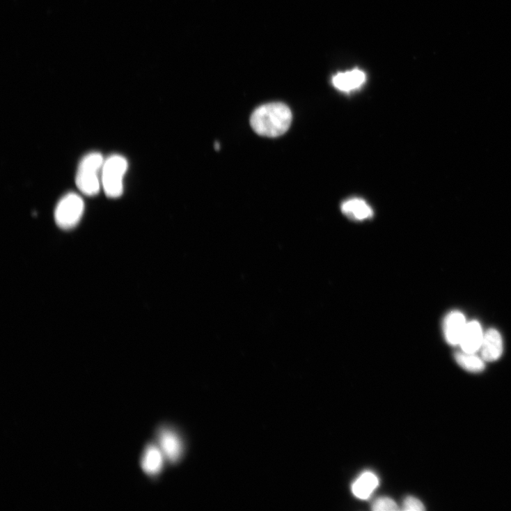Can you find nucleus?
<instances>
[{"instance_id":"6e6552de","label":"nucleus","mask_w":511,"mask_h":511,"mask_svg":"<svg viewBox=\"0 0 511 511\" xmlns=\"http://www.w3.org/2000/svg\"><path fill=\"white\" fill-rule=\"evenodd\" d=\"M483 338L481 324L478 321H471L466 323L459 345L464 352L475 353L480 349Z\"/></svg>"},{"instance_id":"39448f33","label":"nucleus","mask_w":511,"mask_h":511,"mask_svg":"<svg viewBox=\"0 0 511 511\" xmlns=\"http://www.w3.org/2000/svg\"><path fill=\"white\" fill-rule=\"evenodd\" d=\"M158 446L166 460L171 463L178 462L184 453V443L181 437L169 427H162L157 432Z\"/></svg>"},{"instance_id":"f8f14e48","label":"nucleus","mask_w":511,"mask_h":511,"mask_svg":"<svg viewBox=\"0 0 511 511\" xmlns=\"http://www.w3.org/2000/svg\"><path fill=\"white\" fill-rule=\"evenodd\" d=\"M342 211L352 220L356 221L368 220L374 214L372 207L363 200L358 198L350 199L343 203Z\"/></svg>"},{"instance_id":"9d476101","label":"nucleus","mask_w":511,"mask_h":511,"mask_svg":"<svg viewBox=\"0 0 511 511\" xmlns=\"http://www.w3.org/2000/svg\"><path fill=\"white\" fill-rule=\"evenodd\" d=\"M365 81H366V75L362 70L359 69L340 72L333 78V86L343 92H351L356 90Z\"/></svg>"},{"instance_id":"4468645a","label":"nucleus","mask_w":511,"mask_h":511,"mask_svg":"<svg viewBox=\"0 0 511 511\" xmlns=\"http://www.w3.org/2000/svg\"><path fill=\"white\" fill-rule=\"evenodd\" d=\"M372 509L375 511H396L399 508L391 498L381 497L373 503Z\"/></svg>"},{"instance_id":"423d86ee","label":"nucleus","mask_w":511,"mask_h":511,"mask_svg":"<svg viewBox=\"0 0 511 511\" xmlns=\"http://www.w3.org/2000/svg\"><path fill=\"white\" fill-rule=\"evenodd\" d=\"M166 458L159 447L150 444L145 448L141 458V467L149 477L155 478L162 471Z\"/></svg>"},{"instance_id":"1a4fd4ad","label":"nucleus","mask_w":511,"mask_h":511,"mask_svg":"<svg viewBox=\"0 0 511 511\" xmlns=\"http://www.w3.org/2000/svg\"><path fill=\"white\" fill-rule=\"evenodd\" d=\"M482 358L485 361L498 360L503 354V345L501 334L496 329L489 330L483 338L480 347Z\"/></svg>"},{"instance_id":"7ed1b4c3","label":"nucleus","mask_w":511,"mask_h":511,"mask_svg":"<svg viewBox=\"0 0 511 511\" xmlns=\"http://www.w3.org/2000/svg\"><path fill=\"white\" fill-rule=\"evenodd\" d=\"M104 160L100 153L86 155L81 162L77 174L78 189L88 196L98 194L100 189L98 172L102 168Z\"/></svg>"},{"instance_id":"20e7f679","label":"nucleus","mask_w":511,"mask_h":511,"mask_svg":"<svg viewBox=\"0 0 511 511\" xmlns=\"http://www.w3.org/2000/svg\"><path fill=\"white\" fill-rule=\"evenodd\" d=\"M85 204L77 194L65 195L58 203L54 217L57 226L63 230L75 228L84 214Z\"/></svg>"},{"instance_id":"ddd939ff","label":"nucleus","mask_w":511,"mask_h":511,"mask_svg":"<svg viewBox=\"0 0 511 511\" xmlns=\"http://www.w3.org/2000/svg\"><path fill=\"white\" fill-rule=\"evenodd\" d=\"M455 358L459 366L469 372H482L485 368V361L482 357L477 356L475 353H468L463 351L456 353Z\"/></svg>"},{"instance_id":"2eb2a0df","label":"nucleus","mask_w":511,"mask_h":511,"mask_svg":"<svg viewBox=\"0 0 511 511\" xmlns=\"http://www.w3.org/2000/svg\"><path fill=\"white\" fill-rule=\"evenodd\" d=\"M403 510L406 511H423L425 508L419 499L414 496H409L404 501Z\"/></svg>"},{"instance_id":"dca6fc26","label":"nucleus","mask_w":511,"mask_h":511,"mask_svg":"<svg viewBox=\"0 0 511 511\" xmlns=\"http://www.w3.org/2000/svg\"><path fill=\"white\" fill-rule=\"evenodd\" d=\"M214 150H215L216 151L220 150V148H221V145H220V143H218L217 141V142H215V143H214Z\"/></svg>"},{"instance_id":"f257e3e1","label":"nucleus","mask_w":511,"mask_h":511,"mask_svg":"<svg viewBox=\"0 0 511 511\" xmlns=\"http://www.w3.org/2000/svg\"><path fill=\"white\" fill-rule=\"evenodd\" d=\"M292 113L283 103L272 102L263 104L253 112L250 124L258 134L266 137H278L290 128Z\"/></svg>"},{"instance_id":"0eeeda50","label":"nucleus","mask_w":511,"mask_h":511,"mask_svg":"<svg viewBox=\"0 0 511 511\" xmlns=\"http://www.w3.org/2000/svg\"><path fill=\"white\" fill-rule=\"evenodd\" d=\"M466 323L464 315L458 311H453L446 317L443 330L445 338L450 345H459Z\"/></svg>"},{"instance_id":"9b49d317","label":"nucleus","mask_w":511,"mask_h":511,"mask_svg":"<svg viewBox=\"0 0 511 511\" xmlns=\"http://www.w3.org/2000/svg\"><path fill=\"white\" fill-rule=\"evenodd\" d=\"M379 480L372 471H365L353 482L352 492L358 498L368 499L379 487Z\"/></svg>"},{"instance_id":"f03ea898","label":"nucleus","mask_w":511,"mask_h":511,"mask_svg":"<svg viewBox=\"0 0 511 511\" xmlns=\"http://www.w3.org/2000/svg\"><path fill=\"white\" fill-rule=\"evenodd\" d=\"M128 168L127 159L120 155H113L104 162L102 184L106 196L111 198L123 194V178Z\"/></svg>"}]
</instances>
